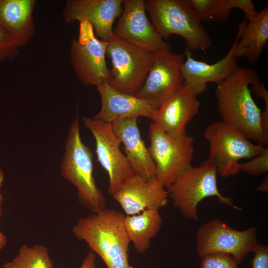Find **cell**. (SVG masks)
Here are the masks:
<instances>
[{
	"label": "cell",
	"instance_id": "6da1fadb",
	"mask_svg": "<svg viewBox=\"0 0 268 268\" xmlns=\"http://www.w3.org/2000/svg\"><path fill=\"white\" fill-rule=\"evenodd\" d=\"M256 71L237 67L224 80L217 84L215 96L222 121L234 127L248 139L267 146L261 128L262 110L254 100L249 85L260 82Z\"/></svg>",
	"mask_w": 268,
	"mask_h": 268
},
{
	"label": "cell",
	"instance_id": "7a4b0ae2",
	"mask_svg": "<svg viewBox=\"0 0 268 268\" xmlns=\"http://www.w3.org/2000/svg\"><path fill=\"white\" fill-rule=\"evenodd\" d=\"M125 216L117 210L106 208L79 218L71 232L98 255L108 268H131L128 254L130 241L124 226Z\"/></svg>",
	"mask_w": 268,
	"mask_h": 268
},
{
	"label": "cell",
	"instance_id": "3957f363",
	"mask_svg": "<svg viewBox=\"0 0 268 268\" xmlns=\"http://www.w3.org/2000/svg\"><path fill=\"white\" fill-rule=\"evenodd\" d=\"M62 177L76 188L79 202L91 213L106 208V199L93 176V154L82 141L77 114L65 144L60 169Z\"/></svg>",
	"mask_w": 268,
	"mask_h": 268
},
{
	"label": "cell",
	"instance_id": "277c9868",
	"mask_svg": "<svg viewBox=\"0 0 268 268\" xmlns=\"http://www.w3.org/2000/svg\"><path fill=\"white\" fill-rule=\"evenodd\" d=\"M144 5L152 25L163 39L179 35L191 52L205 51L211 47V38L189 0H144Z\"/></svg>",
	"mask_w": 268,
	"mask_h": 268
},
{
	"label": "cell",
	"instance_id": "5b68a950",
	"mask_svg": "<svg viewBox=\"0 0 268 268\" xmlns=\"http://www.w3.org/2000/svg\"><path fill=\"white\" fill-rule=\"evenodd\" d=\"M216 168L207 159L199 166H191L167 187L168 197L174 207L186 218L198 220L197 207L204 199L216 197L219 202L236 209H241L233 204V199L222 195L216 181Z\"/></svg>",
	"mask_w": 268,
	"mask_h": 268
},
{
	"label": "cell",
	"instance_id": "8992f818",
	"mask_svg": "<svg viewBox=\"0 0 268 268\" xmlns=\"http://www.w3.org/2000/svg\"><path fill=\"white\" fill-rule=\"evenodd\" d=\"M209 143L208 159L223 178L234 176L240 172L239 161L260 154L264 146L254 144L234 127L222 121L207 125L203 133Z\"/></svg>",
	"mask_w": 268,
	"mask_h": 268
},
{
	"label": "cell",
	"instance_id": "52a82bcc",
	"mask_svg": "<svg viewBox=\"0 0 268 268\" xmlns=\"http://www.w3.org/2000/svg\"><path fill=\"white\" fill-rule=\"evenodd\" d=\"M150 154L156 177L167 188L189 167L195 151L194 139L187 133L170 134L152 123L149 129Z\"/></svg>",
	"mask_w": 268,
	"mask_h": 268
},
{
	"label": "cell",
	"instance_id": "ba28073f",
	"mask_svg": "<svg viewBox=\"0 0 268 268\" xmlns=\"http://www.w3.org/2000/svg\"><path fill=\"white\" fill-rule=\"evenodd\" d=\"M107 54L111 60L110 86L134 95L143 85L153 63V54L115 36L108 42Z\"/></svg>",
	"mask_w": 268,
	"mask_h": 268
},
{
	"label": "cell",
	"instance_id": "9c48e42d",
	"mask_svg": "<svg viewBox=\"0 0 268 268\" xmlns=\"http://www.w3.org/2000/svg\"><path fill=\"white\" fill-rule=\"evenodd\" d=\"M108 45L96 37L90 23L79 22L78 39L71 41L70 53L72 66L83 84L97 87L111 80L105 60Z\"/></svg>",
	"mask_w": 268,
	"mask_h": 268
},
{
	"label": "cell",
	"instance_id": "30bf717a",
	"mask_svg": "<svg viewBox=\"0 0 268 268\" xmlns=\"http://www.w3.org/2000/svg\"><path fill=\"white\" fill-rule=\"evenodd\" d=\"M256 230L255 227H251L239 231L220 219H212L197 229L196 240L198 255L201 258L215 253L228 254L240 264L258 244Z\"/></svg>",
	"mask_w": 268,
	"mask_h": 268
},
{
	"label": "cell",
	"instance_id": "8fae6325",
	"mask_svg": "<svg viewBox=\"0 0 268 268\" xmlns=\"http://www.w3.org/2000/svg\"><path fill=\"white\" fill-rule=\"evenodd\" d=\"M184 54L159 52L153 54V63L146 78L134 95L158 109L183 85L181 66Z\"/></svg>",
	"mask_w": 268,
	"mask_h": 268
},
{
	"label": "cell",
	"instance_id": "7c38bea8",
	"mask_svg": "<svg viewBox=\"0 0 268 268\" xmlns=\"http://www.w3.org/2000/svg\"><path fill=\"white\" fill-rule=\"evenodd\" d=\"M84 125L95 140L97 160L109 177L108 191L114 195L134 174L126 156L120 149L121 143L111 125L93 118L83 117Z\"/></svg>",
	"mask_w": 268,
	"mask_h": 268
},
{
	"label": "cell",
	"instance_id": "4fadbf2b",
	"mask_svg": "<svg viewBox=\"0 0 268 268\" xmlns=\"http://www.w3.org/2000/svg\"><path fill=\"white\" fill-rule=\"evenodd\" d=\"M123 10L113 30L114 35L153 54L170 52L171 45L148 20L144 0H123Z\"/></svg>",
	"mask_w": 268,
	"mask_h": 268
},
{
	"label": "cell",
	"instance_id": "5bb4252c",
	"mask_svg": "<svg viewBox=\"0 0 268 268\" xmlns=\"http://www.w3.org/2000/svg\"><path fill=\"white\" fill-rule=\"evenodd\" d=\"M123 0H67L63 9L66 23L86 21L101 40L109 42L114 37L113 26L121 15Z\"/></svg>",
	"mask_w": 268,
	"mask_h": 268
},
{
	"label": "cell",
	"instance_id": "9a60e30c",
	"mask_svg": "<svg viewBox=\"0 0 268 268\" xmlns=\"http://www.w3.org/2000/svg\"><path fill=\"white\" fill-rule=\"evenodd\" d=\"M165 188L156 176L146 180L134 174L113 197L126 215H132L165 206L169 201Z\"/></svg>",
	"mask_w": 268,
	"mask_h": 268
},
{
	"label": "cell",
	"instance_id": "2e32d148",
	"mask_svg": "<svg viewBox=\"0 0 268 268\" xmlns=\"http://www.w3.org/2000/svg\"><path fill=\"white\" fill-rule=\"evenodd\" d=\"M240 33L239 27L236 39L228 52L212 64L194 59L191 52L186 49L184 54L185 60L181 66L184 85L190 87L199 95L207 90V83L218 84L227 78L238 67L235 51Z\"/></svg>",
	"mask_w": 268,
	"mask_h": 268
},
{
	"label": "cell",
	"instance_id": "e0dca14e",
	"mask_svg": "<svg viewBox=\"0 0 268 268\" xmlns=\"http://www.w3.org/2000/svg\"><path fill=\"white\" fill-rule=\"evenodd\" d=\"M197 93L183 85L174 95L155 110L151 120L166 132L179 134L198 114L200 103Z\"/></svg>",
	"mask_w": 268,
	"mask_h": 268
},
{
	"label": "cell",
	"instance_id": "ac0fdd59",
	"mask_svg": "<svg viewBox=\"0 0 268 268\" xmlns=\"http://www.w3.org/2000/svg\"><path fill=\"white\" fill-rule=\"evenodd\" d=\"M134 174L149 180L156 176L155 163L141 138L137 118L116 120L110 123Z\"/></svg>",
	"mask_w": 268,
	"mask_h": 268
},
{
	"label": "cell",
	"instance_id": "d6986e66",
	"mask_svg": "<svg viewBox=\"0 0 268 268\" xmlns=\"http://www.w3.org/2000/svg\"><path fill=\"white\" fill-rule=\"evenodd\" d=\"M101 101L99 112L92 118L105 123L143 117L152 119L155 110L147 102L113 88L108 83L97 87Z\"/></svg>",
	"mask_w": 268,
	"mask_h": 268
},
{
	"label": "cell",
	"instance_id": "ffe728a7",
	"mask_svg": "<svg viewBox=\"0 0 268 268\" xmlns=\"http://www.w3.org/2000/svg\"><path fill=\"white\" fill-rule=\"evenodd\" d=\"M35 0H0V26L15 41L25 46L35 34L33 11Z\"/></svg>",
	"mask_w": 268,
	"mask_h": 268
},
{
	"label": "cell",
	"instance_id": "44dd1931",
	"mask_svg": "<svg viewBox=\"0 0 268 268\" xmlns=\"http://www.w3.org/2000/svg\"><path fill=\"white\" fill-rule=\"evenodd\" d=\"M247 22L239 25L241 33L236 44L235 55L245 57L252 65L261 58L268 40V6L265 7Z\"/></svg>",
	"mask_w": 268,
	"mask_h": 268
},
{
	"label": "cell",
	"instance_id": "7402d4cb",
	"mask_svg": "<svg viewBox=\"0 0 268 268\" xmlns=\"http://www.w3.org/2000/svg\"><path fill=\"white\" fill-rule=\"evenodd\" d=\"M162 218L158 209H148L138 214L125 215L124 226L130 242L139 254L150 247L151 240L160 231Z\"/></svg>",
	"mask_w": 268,
	"mask_h": 268
},
{
	"label": "cell",
	"instance_id": "603a6c76",
	"mask_svg": "<svg viewBox=\"0 0 268 268\" xmlns=\"http://www.w3.org/2000/svg\"><path fill=\"white\" fill-rule=\"evenodd\" d=\"M196 14L202 21L226 22L232 10L239 8L249 20L257 12L255 2L251 0H189Z\"/></svg>",
	"mask_w": 268,
	"mask_h": 268
},
{
	"label": "cell",
	"instance_id": "cb8c5ba5",
	"mask_svg": "<svg viewBox=\"0 0 268 268\" xmlns=\"http://www.w3.org/2000/svg\"><path fill=\"white\" fill-rule=\"evenodd\" d=\"M3 268H54L46 247L22 245L17 255L2 265Z\"/></svg>",
	"mask_w": 268,
	"mask_h": 268
},
{
	"label": "cell",
	"instance_id": "d4e9b609",
	"mask_svg": "<svg viewBox=\"0 0 268 268\" xmlns=\"http://www.w3.org/2000/svg\"><path fill=\"white\" fill-rule=\"evenodd\" d=\"M201 258V268H239L237 261L228 254L215 253Z\"/></svg>",
	"mask_w": 268,
	"mask_h": 268
},
{
	"label": "cell",
	"instance_id": "484cf974",
	"mask_svg": "<svg viewBox=\"0 0 268 268\" xmlns=\"http://www.w3.org/2000/svg\"><path fill=\"white\" fill-rule=\"evenodd\" d=\"M240 172L254 176L261 175L268 171V148L265 146L261 153L249 162L240 163Z\"/></svg>",
	"mask_w": 268,
	"mask_h": 268
},
{
	"label": "cell",
	"instance_id": "4316f807",
	"mask_svg": "<svg viewBox=\"0 0 268 268\" xmlns=\"http://www.w3.org/2000/svg\"><path fill=\"white\" fill-rule=\"evenodd\" d=\"M18 48L10 34L0 26V62L15 58Z\"/></svg>",
	"mask_w": 268,
	"mask_h": 268
},
{
	"label": "cell",
	"instance_id": "83f0119b",
	"mask_svg": "<svg viewBox=\"0 0 268 268\" xmlns=\"http://www.w3.org/2000/svg\"><path fill=\"white\" fill-rule=\"evenodd\" d=\"M254 256L251 262L252 268H268V246L258 244L253 251Z\"/></svg>",
	"mask_w": 268,
	"mask_h": 268
},
{
	"label": "cell",
	"instance_id": "f1b7e54d",
	"mask_svg": "<svg viewBox=\"0 0 268 268\" xmlns=\"http://www.w3.org/2000/svg\"><path fill=\"white\" fill-rule=\"evenodd\" d=\"M79 268H96L95 254L90 251L84 259Z\"/></svg>",
	"mask_w": 268,
	"mask_h": 268
},
{
	"label": "cell",
	"instance_id": "f546056e",
	"mask_svg": "<svg viewBox=\"0 0 268 268\" xmlns=\"http://www.w3.org/2000/svg\"><path fill=\"white\" fill-rule=\"evenodd\" d=\"M257 191L266 193L268 190V175L267 177L263 181V182L257 187Z\"/></svg>",
	"mask_w": 268,
	"mask_h": 268
},
{
	"label": "cell",
	"instance_id": "4dcf8cb0",
	"mask_svg": "<svg viewBox=\"0 0 268 268\" xmlns=\"http://www.w3.org/2000/svg\"><path fill=\"white\" fill-rule=\"evenodd\" d=\"M3 180H4V174L0 168V217L2 216L1 205L3 201V199H2V196L1 193L0 189L2 187Z\"/></svg>",
	"mask_w": 268,
	"mask_h": 268
},
{
	"label": "cell",
	"instance_id": "1f68e13d",
	"mask_svg": "<svg viewBox=\"0 0 268 268\" xmlns=\"http://www.w3.org/2000/svg\"><path fill=\"white\" fill-rule=\"evenodd\" d=\"M6 238L5 235L0 232V250L2 249L6 244Z\"/></svg>",
	"mask_w": 268,
	"mask_h": 268
}]
</instances>
